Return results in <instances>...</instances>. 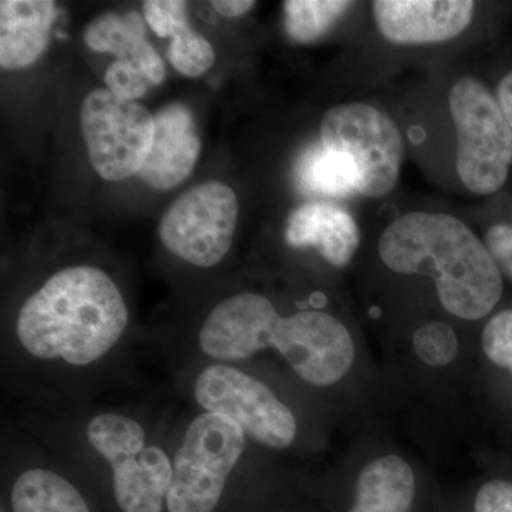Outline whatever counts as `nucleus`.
<instances>
[{
  "mask_svg": "<svg viewBox=\"0 0 512 512\" xmlns=\"http://www.w3.org/2000/svg\"><path fill=\"white\" fill-rule=\"evenodd\" d=\"M201 349L218 360H244L276 348L306 383H338L355 360L349 330L329 313L303 311L282 318L265 296L238 293L208 315Z\"/></svg>",
  "mask_w": 512,
  "mask_h": 512,
  "instance_id": "1",
  "label": "nucleus"
},
{
  "mask_svg": "<svg viewBox=\"0 0 512 512\" xmlns=\"http://www.w3.org/2000/svg\"><path fill=\"white\" fill-rule=\"evenodd\" d=\"M379 255L397 274L433 276L441 305L460 319L484 318L503 296V276L493 255L451 215H402L384 229Z\"/></svg>",
  "mask_w": 512,
  "mask_h": 512,
  "instance_id": "2",
  "label": "nucleus"
},
{
  "mask_svg": "<svg viewBox=\"0 0 512 512\" xmlns=\"http://www.w3.org/2000/svg\"><path fill=\"white\" fill-rule=\"evenodd\" d=\"M127 323L126 302L110 276L94 266H74L30 296L16 333L30 355L86 366L119 342Z\"/></svg>",
  "mask_w": 512,
  "mask_h": 512,
  "instance_id": "3",
  "label": "nucleus"
},
{
  "mask_svg": "<svg viewBox=\"0 0 512 512\" xmlns=\"http://www.w3.org/2000/svg\"><path fill=\"white\" fill-rule=\"evenodd\" d=\"M448 104L461 183L478 195L500 191L512 164V130L498 100L480 80L466 76L451 87Z\"/></svg>",
  "mask_w": 512,
  "mask_h": 512,
  "instance_id": "4",
  "label": "nucleus"
},
{
  "mask_svg": "<svg viewBox=\"0 0 512 512\" xmlns=\"http://www.w3.org/2000/svg\"><path fill=\"white\" fill-rule=\"evenodd\" d=\"M244 450L245 433L237 423L220 414H200L175 454L165 498L168 512L214 511Z\"/></svg>",
  "mask_w": 512,
  "mask_h": 512,
  "instance_id": "5",
  "label": "nucleus"
},
{
  "mask_svg": "<svg viewBox=\"0 0 512 512\" xmlns=\"http://www.w3.org/2000/svg\"><path fill=\"white\" fill-rule=\"evenodd\" d=\"M320 143L352 165L357 194L382 198L396 187L404 141L399 127L384 111L363 103L333 107L320 123Z\"/></svg>",
  "mask_w": 512,
  "mask_h": 512,
  "instance_id": "6",
  "label": "nucleus"
},
{
  "mask_svg": "<svg viewBox=\"0 0 512 512\" xmlns=\"http://www.w3.org/2000/svg\"><path fill=\"white\" fill-rule=\"evenodd\" d=\"M87 439L113 468L114 495L123 512H161L173 481V463L161 448L147 446L136 420L100 414L87 426Z\"/></svg>",
  "mask_w": 512,
  "mask_h": 512,
  "instance_id": "7",
  "label": "nucleus"
},
{
  "mask_svg": "<svg viewBox=\"0 0 512 512\" xmlns=\"http://www.w3.org/2000/svg\"><path fill=\"white\" fill-rule=\"evenodd\" d=\"M80 119L90 163L101 178L121 181L138 174L156 130L146 107L97 89L84 97Z\"/></svg>",
  "mask_w": 512,
  "mask_h": 512,
  "instance_id": "8",
  "label": "nucleus"
},
{
  "mask_svg": "<svg viewBox=\"0 0 512 512\" xmlns=\"http://www.w3.org/2000/svg\"><path fill=\"white\" fill-rule=\"evenodd\" d=\"M238 200L228 185L207 181L184 192L165 211L160 224L164 247L201 268L220 264L231 248Z\"/></svg>",
  "mask_w": 512,
  "mask_h": 512,
  "instance_id": "9",
  "label": "nucleus"
},
{
  "mask_svg": "<svg viewBox=\"0 0 512 512\" xmlns=\"http://www.w3.org/2000/svg\"><path fill=\"white\" fill-rule=\"evenodd\" d=\"M195 400L208 413L237 423L244 433L268 447L291 446L296 420L266 384L227 365L202 370L195 383Z\"/></svg>",
  "mask_w": 512,
  "mask_h": 512,
  "instance_id": "10",
  "label": "nucleus"
},
{
  "mask_svg": "<svg viewBox=\"0 0 512 512\" xmlns=\"http://www.w3.org/2000/svg\"><path fill=\"white\" fill-rule=\"evenodd\" d=\"M373 16L380 35L400 46L436 45L456 39L473 22L471 0H376Z\"/></svg>",
  "mask_w": 512,
  "mask_h": 512,
  "instance_id": "11",
  "label": "nucleus"
},
{
  "mask_svg": "<svg viewBox=\"0 0 512 512\" xmlns=\"http://www.w3.org/2000/svg\"><path fill=\"white\" fill-rule=\"evenodd\" d=\"M153 147L137 177L157 190L183 183L194 170L201 143L188 109L171 104L154 116Z\"/></svg>",
  "mask_w": 512,
  "mask_h": 512,
  "instance_id": "12",
  "label": "nucleus"
},
{
  "mask_svg": "<svg viewBox=\"0 0 512 512\" xmlns=\"http://www.w3.org/2000/svg\"><path fill=\"white\" fill-rule=\"evenodd\" d=\"M286 241L293 248H315L330 265L343 268L360 245V229L348 211L322 202H309L292 212Z\"/></svg>",
  "mask_w": 512,
  "mask_h": 512,
  "instance_id": "13",
  "label": "nucleus"
},
{
  "mask_svg": "<svg viewBox=\"0 0 512 512\" xmlns=\"http://www.w3.org/2000/svg\"><path fill=\"white\" fill-rule=\"evenodd\" d=\"M56 18L50 0H2L0 2V66L23 69L35 63L49 45Z\"/></svg>",
  "mask_w": 512,
  "mask_h": 512,
  "instance_id": "14",
  "label": "nucleus"
},
{
  "mask_svg": "<svg viewBox=\"0 0 512 512\" xmlns=\"http://www.w3.org/2000/svg\"><path fill=\"white\" fill-rule=\"evenodd\" d=\"M84 42L94 52L111 53L123 62L136 64L151 84L165 77L163 60L146 40V23L136 12L106 13L92 20Z\"/></svg>",
  "mask_w": 512,
  "mask_h": 512,
  "instance_id": "15",
  "label": "nucleus"
},
{
  "mask_svg": "<svg viewBox=\"0 0 512 512\" xmlns=\"http://www.w3.org/2000/svg\"><path fill=\"white\" fill-rule=\"evenodd\" d=\"M416 493V478L399 456L377 458L357 480L356 500L349 512H409Z\"/></svg>",
  "mask_w": 512,
  "mask_h": 512,
  "instance_id": "16",
  "label": "nucleus"
},
{
  "mask_svg": "<svg viewBox=\"0 0 512 512\" xmlns=\"http://www.w3.org/2000/svg\"><path fill=\"white\" fill-rule=\"evenodd\" d=\"M13 512H92L66 478L53 471L29 470L12 490Z\"/></svg>",
  "mask_w": 512,
  "mask_h": 512,
  "instance_id": "17",
  "label": "nucleus"
},
{
  "mask_svg": "<svg viewBox=\"0 0 512 512\" xmlns=\"http://www.w3.org/2000/svg\"><path fill=\"white\" fill-rule=\"evenodd\" d=\"M296 178L309 194L345 198L357 194L355 170L342 154L330 151L322 143L306 148L296 165Z\"/></svg>",
  "mask_w": 512,
  "mask_h": 512,
  "instance_id": "18",
  "label": "nucleus"
},
{
  "mask_svg": "<svg viewBox=\"0 0 512 512\" xmlns=\"http://www.w3.org/2000/svg\"><path fill=\"white\" fill-rule=\"evenodd\" d=\"M353 5L343 0H288L284 3L286 33L293 42L309 45L325 36Z\"/></svg>",
  "mask_w": 512,
  "mask_h": 512,
  "instance_id": "19",
  "label": "nucleus"
},
{
  "mask_svg": "<svg viewBox=\"0 0 512 512\" xmlns=\"http://www.w3.org/2000/svg\"><path fill=\"white\" fill-rule=\"evenodd\" d=\"M215 52L205 37L185 28L171 40L170 62L184 76L200 77L214 64Z\"/></svg>",
  "mask_w": 512,
  "mask_h": 512,
  "instance_id": "20",
  "label": "nucleus"
},
{
  "mask_svg": "<svg viewBox=\"0 0 512 512\" xmlns=\"http://www.w3.org/2000/svg\"><path fill=\"white\" fill-rule=\"evenodd\" d=\"M413 345L421 362L433 367L450 365L460 349L456 332L447 323L437 320L414 332Z\"/></svg>",
  "mask_w": 512,
  "mask_h": 512,
  "instance_id": "21",
  "label": "nucleus"
},
{
  "mask_svg": "<svg viewBox=\"0 0 512 512\" xmlns=\"http://www.w3.org/2000/svg\"><path fill=\"white\" fill-rule=\"evenodd\" d=\"M483 349L494 365L512 372V309L494 315L483 330Z\"/></svg>",
  "mask_w": 512,
  "mask_h": 512,
  "instance_id": "22",
  "label": "nucleus"
},
{
  "mask_svg": "<svg viewBox=\"0 0 512 512\" xmlns=\"http://www.w3.org/2000/svg\"><path fill=\"white\" fill-rule=\"evenodd\" d=\"M144 19L160 37H173L188 25L187 3L180 0H146L143 3Z\"/></svg>",
  "mask_w": 512,
  "mask_h": 512,
  "instance_id": "23",
  "label": "nucleus"
},
{
  "mask_svg": "<svg viewBox=\"0 0 512 512\" xmlns=\"http://www.w3.org/2000/svg\"><path fill=\"white\" fill-rule=\"evenodd\" d=\"M107 90L119 99L134 101L143 97L150 87V80L141 72L136 64L117 60L107 69Z\"/></svg>",
  "mask_w": 512,
  "mask_h": 512,
  "instance_id": "24",
  "label": "nucleus"
},
{
  "mask_svg": "<svg viewBox=\"0 0 512 512\" xmlns=\"http://www.w3.org/2000/svg\"><path fill=\"white\" fill-rule=\"evenodd\" d=\"M474 512H512V483L494 480L480 488Z\"/></svg>",
  "mask_w": 512,
  "mask_h": 512,
  "instance_id": "25",
  "label": "nucleus"
},
{
  "mask_svg": "<svg viewBox=\"0 0 512 512\" xmlns=\"http://www.w3.org/2000/svg\"><path fill=\"white\" fill-rule=\"evenodd\" d=\"M485 247L493 255L498 268L512 278V227L508 224H495L485 234Z\"/></svg>",
  "mask_w": 512,
  "mask_h": 512,
  "instance_id": "26",
  "label": "nucleus"
},
{
  "mask_svg": "<svg viewBox=\"0 0 512 512\" xmlns=\"http://www.w3.org/2000/svg\"><path fill=\"white\" fill-rule=\"evenodd\" d=\"M212 6L225 18H239L255 6L254 0H214Z\"/></svg>",
  "mask_w": 512,
  "mask_h": 512,
  "instance_id": "27",
  "label": "nucleus"
},
{
  "mask_svg": "<svg viewBox=\"0 0 512 512\" xmlns=\"http://www.w3.org/2000/svg\"><path fill=\"white\" fill-rule=\"evenodd\" d=\"M497 100L512 130V70L498 84Z\"/></svg>",
  "mask_w": 512,
  "mask_h": 512,
  "instance_id": "28",
  "label": "nucleus"
}]
</instances>
